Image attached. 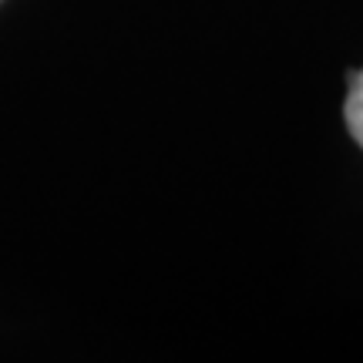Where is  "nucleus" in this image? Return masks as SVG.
<instances>
[{
    "mask_svg": "<svg viewBox=\"0 0 363 363\" xmlns=\"http://www.w3.org/2000/svg\"><path fill=\"white\" fill-rule=\"evenodd\" d=\"M347 125L357 145L363 148V71H350V94H347Z\"/></svg>",
    "mask_w": 363,
    "mask_h": 363,
    "instance_id": "obj_1",
    "label": "nucleus"
}]
</instances>
